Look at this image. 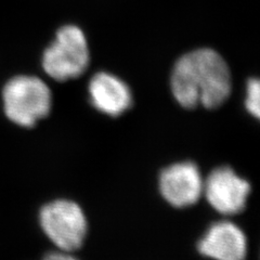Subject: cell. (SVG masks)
Returning a JSON list of instances; mask_svg holds the SVG:
<instances>
[{
    "label": "cell",
    "instance_id": "9",
    "mask_svg": "<svg viewBox=\"0 0 260 260\" xmlns=\"http://www.w3.org/2000/svg\"><path fill=\"white\" fill-rule=\"evenodd\" d=\"M259 98H260L259 80L257 78H250L247 83L245 105H246L247 111L256 118L259 117V114H260Z\"/></svg>",
    "mask_w": 260,
    "mask_h": 260
},
{
    "label": "cell",
    "instance_id": "6",
    "mask_svg": "<svg viewBox=\"0 0 260 260\" xmlns=\"http://www.w3.org/2000/svg\"><path fill=\"white\" fill-rule=\"evenodd\" d=\"M204 180L199 167L191 161L174 164L159 176V191L170 205L178 208L197 203L203 194Z\"/></svg>",
    "mask_w": 260,
    "mask_h": 260
},
{
    "label": "cell",
    "instance_id": "3",
    "mask_svg": "<svg viewBox=\"0 0 260 260\" xmlns=\"http://www.w3.org/2000/svg\"><path fill=\"white\" fill-rule=\"evenodd\" d=\"M90 55L85 34L75 25L61 27L43 58L47 74L58 81L77 78L87 70Z\"/></svg>",
    "mask_w": 260,
    "mask_h": 260
},
{
    "label": "cell",
    "instance_id": "5",
    "mask_svg": "<svg viewBox=\"0 0 260 260\" xmlns=\"http://www.w3.org/2000/svg\"><path fill=\"white\" fill-rule=\"evenodd\" d=\"M249 183L230 167H218L204 181L203 193L215 210L222 215L239 214L245 208Z\"/></svg>",
    "mask_w": 260,
    "mask_h": 260
},
{
    "label": "cell",
    "instance_id": "4",
    "mask_svg": "<svg viewBox=\"0 0 260 260\" xmlns=\"http://www.w3.org/2000/svg\"><path fill=\"white\" fill-rule=\"evenodd\" d=\"M39 220L47 237L61 251L72 253L84 244L87 220L76 203L68 200L49 203L40 210Z\"/></svg>",
    "mask_w": 260,
    "mask_h": 260
},
{
    "label": "cell",
    "instance_id": "7",
    "mask_svg": "<svg viewBox=\"0 0 260 260\" xmlns=\"http://www.w3.org/2000/svg\"><path fill=\"white\" fill-rule=\"evenodd\" d=\"M202 255L215 260H245L247 241L240 228L230 221L211 224L199 242Z\"/></svg>",
    "mask_w": 260,
    "mask_h": 260
},
{
    "label": "cell",
    "instance_id": "1",
    "mask_svg": "<svg viewBox=\"0 0 260 260\" xmlns=\"http://www.w3.org/2000/svg\"><path fill=\"white\" fill-rule=\"evenodd\" d=\"M172 91L185 109H216L231 93V73L222 56L208 48L182 55L173 70Z\"/></svg>",
    "mask_w": 260,
    "mask_h": 260
},
{
    "label": "cell",
    "instance_id": "8",
    "mask_svg": "<svg viewBox=\"0 0 260 260\" xmlns=\"http://www.w3.org/2000/svg\"><path fill=\"white\" fill-rule=\"evenodd\" d=\"M89 94L98 111L113 117L121 115L133 104L130 88L120 78L107 72H99L92 76Z\"/></svg>",
    "mask_w": 260,
    "mask_h": 260
},
{
    "label": "cell",
    "instance_id": "2",
    "mask_svg": "<svg viewBox=\"0 0 260 260\" xmlns=\"http://www.w3.org/2000/svg\"><path fill=\"white\" fill-rule=\"evenodd\" d=\"M4 109L7 117L22 127L35 126L51 110L52 95L46 83L35 76H16L5 85Z\"/></svg>",
    "mask_w": 260,
    "mask_h": 260
},
{
    "label": "cell",
    "instance_id": "10",
    "mask_svg": "<svg viewBox=\"0 0 260 260\" xmlns=\"http://www.w3.org/2000/svg\"><path fill=\"white\" fill-rule=\"evenodd\" d=\"M44 260H78L75 257H73L70 253H65V251H54L45 256Z\"/></svg>",
    "mask_w": 260,
    "mask_h": 260
}]
</instances>
